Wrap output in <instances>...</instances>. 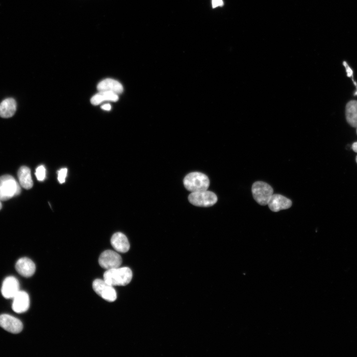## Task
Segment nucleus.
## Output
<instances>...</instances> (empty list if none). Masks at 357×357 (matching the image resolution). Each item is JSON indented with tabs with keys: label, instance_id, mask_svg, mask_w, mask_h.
<instances>
[{
	"label": "nucleus",
	"instance_id": "f257e3e1",
	"mask_svg": "<svg viewBox=\"0 0 357 357\" xmlns=\"http://www.w3.org/2000/svg\"><path fill=\"white\" fill-rule=\"evenodd\" d=\"M132 278V273L128 267H117L107 270L103 276V280L112 286H126L129 284Z\"/></svg>",
	"mask_w": 357,
	"mask_h": 357
},
{
	"label": "nucleus",
	"instance_id": "f03ea898",
	"mask_svg": "<svg viewBox=\"0 0 357 357\" xmlns=\"http://www.w3.org/2000/svg\"><path fill=\"white\" fill-rule=\"evenodd\" d=\"M20 184L12 176L0 177V200L6 201L20 194Z\"/></svg>",
	"mask_w": 357,
	"mask_h": 357
},
{
	"label": "nucleus",
	"instance_id": "7ed1b4c3",
	"mask_svg": "<svg viewBox=\"0 0 357 357\" xmlns=\"http://www.w3.org/2000/svg\"><path fill=\"white\" fill-rule=\"evenodd\" d=\"M183 182L186 189L191 193L207 190L210 185L208 177L198 172L188 174Z\"/></svg>",
	"mask_w": 357,
	"mask_h": 357
},
{
	"label": "nucleus",
	"instance_id": "20e7f679",
	"mask_svg": "<svg viewBox=\"0 0 357 357\" xmlns=\"http://www.w3.org/2000/svg\"><path fill=\"white\" fill-rule=\"evenodd\" d=\"M254 200L259 204L264 206L268 204L274 194V189L266 183L258 181L254 183L252 187Z\"/></svg>",
	"mask_w": 357,
	"mask_h": 357
},
{
	"label": "nucleus",
	"instance_id": "39448f33",
	"mask_svg": "<svg viewBox=\"0 0 357 357\" xmlns=\"http://www.w3.org/2000/svg\"><path fill=\"white\" fill-rule=\"evenodd\" d=\"M188 199L191 204L200 207L211 206L218 200L217 196L214 193L207 190L191 193Z\"/></svg>",
	"mask_w": 357,
	"mask_h": 357
},
{
	"label": "nucleus",
	"instance_id": "423d86ee",
	"mask_svg": "<svg viewBox=\"0 0 357 357\" xmlns=\"http://www.w3.org/2000/svg\"><path fill=\"white\" fill-rule=\"evenodd\" d=\"M93 287L100 296L107 301L113 302L117 299V293L113 286L104 280H95L93 282Z\"/></svg>",
	"mask_w": 357,
	"mask_h": 357
},
{
	"label": "nucleus",
	"instance_id": "0eeeda50",
	"mask_svg": "<svg viewBox=\"0 0 357 357\" xmlns=\"http://www.w3.org/2000/svg\"><path fill=\"white\" fill-rule=\"evenodd\" d=\"M122 263V259L120 255L112 250L103 252L99 258V264L106 270L119 267Z\"/></svg>",
	"mask_w": 357,
	"mask_h": 357
},
{
	"label": "nucleus",
	"instance_id": "6e6552de",
	"mask_svg": "<svg viewBox=\"0 0 357 357\" xmlns=\"http://www.w3.org/2000/svg\"><path fill=\"white\" fill-rule=\"evenodd\" d=\"M0 327L14 334L19 333L23 330V324L20 320L6 314L0 316Z\"/></svg>",
	"mask_w": 357,
	"mask_h": 357
},
{
	"label": "nucleus",
	"instance_id": "1a4fd4ad",
	"mask_svg": "<svg viewBox=\"0 0 357 357\" xmlns=\"http://www.w3.org/2000/svg\"><path fill=\"white\" fill-rule=\"evenodd\" d=\"M20 291V283L16 278L10 277L4 280L1 289L4 298L13 299Z\"/></svg>",
	"mask_w": 357,
	"mask_h": 357
},
{
	"label": "nucleus",
	"instance_id": "9d476101",
	"mask_svg": "<svg viewBox=\"0 0 357 357\" xmlns=\"http://www.w3.org/2000/svg\"><path fill=\"white\" fill-rule=\"evenodd\" d=\"M17 272L25 278H30L35 273L36 267L34 263L29 258L23 257L18 260L16 264Z\"/></svg>",
	"mask_w": 357,
	"mask_h": 357
},
{
	"label": "nucleus",
	"instance_id": "9b49d317",
	"mask_svg": "<svg viewBox=\"0 0 357 357\" xmlns=\"http://www.w3.org/2000/svg\"><path fill=\"white\" fill-rule=\"evenodd\" d=\"M267 205L272 211L277 212L290 208L292 205V202L290 199L283 196L273 194Z\"/></svg>",
	"mask_w": 357,
	"mask_h": 357
},
{
	"label": "nucleus",
	"instance_id": "f8f14e48",
	"mask_svg": "<svg viewBox=\"0 0 357 357\" xmlns=\"http://www.w3.org/2000/svg\"><path fill=\"white\" fill-rule=\"evenodd\" d=\"M30 305L29 297L27 293L20 291L13 298L12 308L17 313H23L26 311Z\"/></svg>",
	"mask_w": 357,
	"mask_h": 357
},
{
	"label": "nucleus",
	"instance_id": "ddd939ff",
	"mask_svg": "<svg viewBox=\"0 0 357 357\" xmlns=\"http://www.w3.org/2000/svg\"><path fill=\"white\" fill-rule=\"evenodd\" d=\"M99 92H109L118 95L123 92L124 88L122 84L118 81L107 78L101 81L97 86Z\"/></svg>",
	"mask_w": 357,
	"mask_h": 357
},
{
	"label": "nucleus",
	"instance_id": "4468645a",
	"mask_svg": "<svg viewBox=\"0 0 357 357\" xmlns=\"http://www.w3.org/2000/svg\"><path fill=\"white\" fill-rule=\"evenodd\" d=\"M111 244L117 252L125 253L128 251L130 245L127 237L124 234L117 232L111 238Z\"/></svg>",
	"mask_w": 357,
	"mask_h": 357
},
{
	"label": "nucleus",
	"instance_id": "2eb2a0df",
	"mask_svg": "<svg viewBox=\"0 0 357 357\" xmlns=\"http://www.w3.org/2000/svg\"><path fill=\"white\" fill-rule=\"evenodd\" d=\"M17 110V103L12 98L7 99L0 103V117L4 118L12 117Z\"/></svg>",
	"mask_w": 357,
	"mask_h": 357
},
{
	"label": "nucleus",
	"instance_id": "dca6fc26",
	"mask_svg": "<svg viewBox=\"0 0 357 357\" xmlns=\"http://www.w3.org/2000/svg\"><path fill=\"white\" fill-rule=\"evenodd\" d=\"M18 176L20 184L22 187L26 190L32 188L33 183L31 175V171L28 167L26 166L21 167L18 171Z\"/></svg>",
	"mask_w": 357,
	"mask_h": 357
},
{
	"label": "nucleus",
	"instance_id": "f3484780",
	"mask_svg": "<svg viewBox=\"0 0 357 357\" xmlns=\"http://www.w3.org/2000/svg\"><path fill=\"white\" fill-rule=\"evenodd\" d=\"M119 100L118 95L109 92L102 91L94 96L91 99V103L98 105L105 102H116Z\"/></svg>",
	"mask_w": 357,
	"mask_h": 357
},
{
	"label": "nucleus",
	"instance_id": "a211bd4d",
	"mask_svg": "<svg viewBox=\"0 0 357 357\" xmlns=\"http://www.w3.org/2000/svg\"><path fill=\"white\" fill-rule=\"evenodd\" d=\"M346 117L349 125L353 127H357V101H352L347 103Z\"/></svg>",
	"mask_w": 357,
	"mask_h": 357
},
{
	"label": "nucleus",
	"instance_id": "6ab92c4d",
	"mask_svg": "<svg viewBox=\"0 0 357 357\" xmlns=\"http://www.w3.org/2000/svg\"><path fill=\"white\" fill-rule=\"evenodd\" d=\"M35 176L37 178V179L39 181H43L45 179H46V169L45 168L44 166L40 165L36 168Z\"/></svg>",
	"mask_w": 357,
	"mask_h": 357
},
{
	"label": "nucleus",
	"instance_id": "aec40b11",
	"mask_svg": "<svg viewBox=\"0 0 357 357\" xmlns=\"http://www.w3.org/2000/svg\"><path fill=\"white\" fill-rule=\"evenodd\" d=\"M68 169L62 168L58 172V180L60 184L65 182L66 178L67 175Z\"/></svg>",
	"mask_w": 357,
	"mask_h": 357
},
{
	"label": "nucleus",
	"instance_id": "412c9836",
	"mask_svg": "<svg viewBox=\"0 0 357 357\" xmlns=\"http://www.w3.org/2000/svg\"><path fill=\"white\" fill-rule=\"evenodd\" d=\"M211 3L213 9L222 7L224 5V2H223V0H212Z\"/></svg>",
	"mask_w": 357,
	"mask_h": 357
},
{
	"label": "nucleus",
	"instance_id": "4be33fe9",
	"mask_svg": "<svg viewBox=\"0 0 357 357\" xmlns=\"http://www.w3.org/2000/svg\"><path fill=\"white\" fill-rule=\"evenodd\" d=\"M343 65L346 68V72L347 73V76L348 77H351L353 76V72L352 69L350 68V67L348 66L347 63L346 62H343Z\"/></svg>",
	"mask_w": 357,
	"mask_h": 357
},
{
	"label": "nucleus",
	"instance_id": "5701e85b",
	"mask_svg": "<svg viewBox=\"0 0 357 357\" xmlns=\"http://www.w3.org/2000/svg\"><path fill=\"white\" fill-rule=\"evenodd\" d=\"M111 108H112V107L110 104H106L103 105L102 106V109L104 110H106V111H110L111 110Z\"/></svg>",
	"mask_w": 357,
	"mask_h": 357
},
{
	"label": "nucleus",
	"instance_id": "b1692460",
	"mask_svg": "<svg viewBox=\"0 0 357 357\" xmlns=\"http://www.w3.org/2000/svg\"><path fill=\"white\" fill-rule=\"evenodd\" d=\"M352 149L355 153H357V142L353 144L352 146Z\"/></svg>",
	"mask_w": 357,
	"mask_h": 357
},
{
	"label": "nucleus",
	"instance_id": "393cba45",
	"mask_svg": "<svg viewBox=\"0 0 357 357\" xmlns=\"http://www.w3.org/2000/svg\"><path fill=\"white\" fill-rule=\"evenodd\" d=\"M2 204L1 203V201L0 200V210H1L2 209Z\"/></svg>",
	"mask_w": 357,
	"mask_h": 357
},
{
	"label": "nucleus",
	"instance_id": "a878e982",
	"mask_svg": "<svg viewBox=\"0 0 357 357\" xmlns=\"http://www.w3.org/2000/svg\"><path fill=\"white\" fill-rule=\"evenodd\" d=\"M356 162L357 163V156H356Z\"/></svg>",
	"mask_w": 357,
	"mask_h": 357
},
{
	"label": "nucleus",
	"instance_id": "bb28decb",
	"mask_svg": "<svg viewBox=\"0 0 357 357\" xmlns=\"http://www.w3.org/2000/svg\"><path fill=\"white\" fill-rule=\"evenodd\" d=\"M355 95H357V92L355 94Z\"/></svg>",
	"mask_w": 357,
	"mask_h": 357
},
{
	"label": "nucleus",
	"instance_id": "cd10ccee",
	"mask_svg": "<svg viewBox=\"0 0 357 357\" xmlns=\"http://www.w3.org/2000/svg\"></svg>",
	"mask_w": 357,
	"mask_h": 357
}]
</instances>
